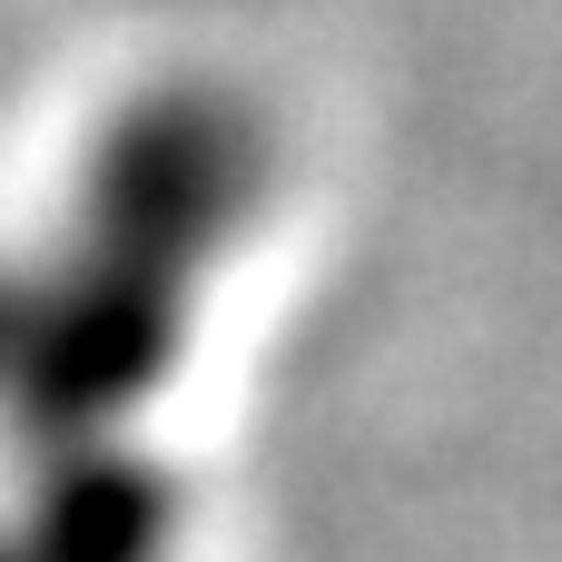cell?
<instances>
[{"mask_svg":"<svg viewBox=\"0 0 562 562\" xmlns=\"http://www.w3.org/2000/svg\"><path fill=\"white\" fill-rule=\"evenodd\" d=\"M267 198V128L227 89H148L79 158L69 217L10 257L0 435L10 454L138 445V405L178 375L188 316Z\"/></svg>","mask_w":562,"mask_h":562,"instance_id":"6da1fadb","label":"cell"},{"mask_svg":"<svg viewBox=\"0 0 562 562\" xmlns=\"http://www.w3.org/2000/svg\"><path fill=\"white\" fill-rule=\"evenodd\" d=\"M178 484L138 445L10 454L0 474V562H168Z\"/></svg>","mask_w":562,"mask_h":562,"instance_id":"7a4b0ae2","label":"cell"},{"mask_svg":"<svg viewBox=\"0 0 562 562\" xmlns=\"http://www.w3.org/2000/svg\"><path fill=\"white\" fill-rule=\"evenodd\" d=\"M0 306H10V257H0Z\"/></svg>","mask_w":562,"mask_h":562,"instance_id":"3957f363","label":"cell"}]
</instances>
